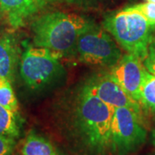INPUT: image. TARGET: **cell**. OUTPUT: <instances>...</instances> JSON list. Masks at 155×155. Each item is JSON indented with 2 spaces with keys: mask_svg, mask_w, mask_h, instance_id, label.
I'll use <instances>...</instances> for the list:
<instances>
[{
  "mask_svg": "<svg viewBox=\"0 0 155 155\" xmlns=\"http://www.w3.org/2000/svg\"><path fill=\"white\" fill-rule=\"evenodd\" d=\"M114 109L85 86L79 94L76 109L78 128L85 143L96 153H103L110 148Z\"/></svg>",
  "mask_w": 155,
  "mask_h": 155,
  "instance_id": "7a4b0ae2",
  "label": "cell"
},
{
  "mask_svg": "<svg viewBox=\"0 0 155 155\" xmlns=\"http://www.w3.org/2000/svg\"><path fill=\"white\" fill-rule=\"evenodd\" d=\"M51 0H0V11L9 24L17 28L25 25Z\"/></svg>",
  "mask_w": 155,
  "mask_h": 155,
  "instance_id": "9c48e42d",
  "label": "cell"
},
{
  "mask_svg": "<svg viewBox=\"0 0 155 155\" xmlns=\"http://www.w3.org/2000/svg\"><path fill=\"white\" fill-rule=\"evenodd\" d=\"M131 8L139 11L147 19L150 23L155 25V3L147 2L143 4H139L131 6Z\"/></svg>",
  "mask_w": 155,
  "mask_h": 155,
  "instance_id": "9a60e30c",
  "label": "cell"
},
{
  "mask_svg": "<svg viewBox=\"0 0 155 155\" xmlns=\"http://www.w3.org/2000/svg\"><path fill=\"white\" fill-rule=\"evenodd\" d=\"M146 69L152 74L155 75V40L153 39V41L151 42L149 48H148V52L146 56L145 60L143 61Z\"/></svg>",
  "mask_w": 155,
  "mask_h": 155,
  "instance_id": "e0dca14e",
  "label": "cell"
},
{
  "mask_svg": "<svg viewBox=\"0 0 155 155\" xmlns=\"http://www.w3.org/2000/svg\"><path fill=\"white\" fill-rule=\"evenodd\" d=\"M139 103L142 109L155 113V75L148 71L140 89Z\"/></svg>",
  "mask_w": 155,
  "mask_h": 155,
  "instance_id": "7c38bea8",
  "label": "cell"
},
{
  "mask_svg": "<svg viewBox=\"0 0 155 155\" xmlns=\"http://www.w3.org/2000/svg\"><path fill=\"white\" fill-rule=\"evenodd\" d=\"M15 144L14 137L0 134V155H11Z\"/></svg>",
  "mask_w": 155,
  "mask_h": 155,
  "instance_id": "2e32d148",
  "label": "cell"
},
{
  "mask_svg": "<svg viewBox=\"0 0 155 155\" xmlns=\"http://www.w3.org/2000/svg\"><path fill=\"white\" fill-rule=\"evenodd\" d=\"M62 56L41 47H28L20 62L22 80L29 88L39 89L54 79L61 69Z\"/></svg>",
  "mask_w": 155,
  "mask_h": 155,
  "instance_id": "8992f818",
  "label": "cell"
},
{
  "mask_svg": "<svg viewBox=\"0 0 155 155\" xmlns=\"http://www.w3.org/2000/svg\"><path fill=\"white\" fill-rule=\"evenodd\" d=\"M106 29L126 53L139 57L143 61L153 40L155 25L139 11L127 7L108 17L104 22Z\"/></svg>",
  "mask_w": 155,
  "mask_h": 155,
  "instance_id": "3957f363",
  "label": "cell"
},
{
  "mask_svg": "<svg viewBox=\"0 0 155 155\" xmlns=\"http://www.w3.org/2000/svg\"><path fill=\"white\" fill-rule=\"evenodd\" d=\"M84 86L106 104L113 108H128L143 116V110L140 103L127 94L110 73L92 78Z\"/></svg>",
  "mask_w": 155,
  "mask_h": 155,
  "instance_id": "52a82bcc",
  "label": "cell"
},
{
  "mask_svg": "<svg viewBox=\"0 0 155 155\" xmlns=\"http://www.w3.org/2000/svg\"><path fill=\"white\" fill-rule=\"evenodd\" d=\"M22 155H58L48 140L35 133L26 137L22 147Z\"/></svg>",
  "mask_w": 155,
  "mask_h": 155,
  "instance_id": "8fae6325",
  "label": "cell"
},
{
  "mask_svg": "<svg viewBox=\"0 0 155 155\" xmlns=\"http://www.w3.org/2000/svg\"><path fill=\"white\" fill-rule=\"evenodd\" d=\"M75 53L79 61L84 64L107 68L116 66L122 56L109 32L95 24L80 35Z\"/></svg>",
  "mask_w": 155,
  "mask_h": 155,
  "instance_id": "5b68a950",
  "label": "cell"
},
{
  "mask_svg": "<svg viewBox=\"0 0 155 155\" xmlns=\"http://www.w3.org/2000/svg\"><path fill=\"white\" fill-rule=\"evenodd\" d=\"M18 116L0 104V134L14 138L19 136L20 127L18 125Z\"/></svg>",
  "mask_w": 155,
  "mask_h": 155,
  "instance_id": "4fadbf2b",
  "label": "cell"
},
{
  "mask_svg": "<svg viewBox=\"0 0 155 155\" xmlns=\"http://www.w3.org/2000/svg\"><path fill=\"white\" fill-rule=\"evenodd\" d=\"M144 117L128 108H115L111 122L110 149L117 155H129L147 140Z\"/></svg>",
  "mask_w": 155,
  "mask_h": 155,
  "instance_id": "277c9868",
  "label": "cell"
},
{
  "mask_svg": "<svg viewBox=\"0 0 155 155\" xmlns=\"http://www.w3.org/2000/svg\"><path fill=\"white\" fill-rule=\"evenodd\" d=\"M0 104L18 116L19 105L11 81L3 77H0Z\"/></svg>",
  "mask_w": 155,
  "mask_h": 155,
  "instance_id": "5bb4252c",
  "label": "cell"
},
{
  "mask_svg": "<svg viewBox=\"0 0 155 155\" xmlns=\"http://www.w3.org/2000/svg\"><path fill=\"white\" fill-rule=\"evenodd\" d=\"M94 23L74 13L48 12L37 17L32 23L34 43L61 56L75 53L80 35Z\"/></svg>",
  "mask_w": 155,
  "mask_h": 155,
  "instance_id": "6da1fadb",
  "label": "cell"
},
{
  "mask_svg": "<svg viewBox=\"0 0 155 155\" xmlns=\"http://www.w3.org/2000/svg\"><path fill=\"white\" fill-rule=\"evenodd\" d=\"M147 72L143 61L139 57L126 53L116 66L111 67L109 73L127 94L139 102Z\"/></svg>",
  "mask_w": 155,
  "mask_h": 155,
  "instance_id": "ba28073f",
  "label": "cell"
},
{
  "mask_svg": "<svg viewBox=\"0 0 155 155\" xmlns=\"http://www.w3.org/2000/svg\"><path fill=\"white\" fill-rule=\"evenodd\" d=\"M147 2H151V3H155V0H147Z\"/></svg>",
  "mask_w": 155,
  "mask_h": 155,
  "instance_id": "ffe728a7",
  "label": "cell"
},
{
  "mask_svg": "<svg viewBox=\"0 0 155 155\" xmlns=\"http://www.w3.org/2000/svg\"><path fill=\"white\" fill-rule=\"evenodd\" d=\"M18 63V47L11 35H0V77L12 81Z\"/></svg>",
  "mask_w": 155,
  "mask_h": 155,
  "instance_id": "30bf717a",
  "label": "cell"
},
{
  "mask_svg": "<svg viewBox=\"0 0 155 155\" xmlns=\"http://www.w3.org/2000/svg\"><path fill=\"white\" fill-rule=\"evenodd\" d=\"M68 3L80 6L96 5L104 0H67Z\"/></svg>",
  "mask_w": 155,
  "mask_h": 155,
  "instance_id": "ac0fdd59",
  "label": "cell"
},
{
  "mask_svg": "<svg viewBox=\"0 0 155 155\" xmlns=\"http://www.w3.org/2000/svg\"><path fill=\"white\" fill-rule=\"evenodd\" d=\"M151 140H152V144L153 145V147H155V120L153 127V130H152V133H151Z\"/></svg>",
  "mask_w": 155,
  "mask_h": 155,
  "instance_id": "d6986e66",
  "label": "cell"
}]
</instances>
